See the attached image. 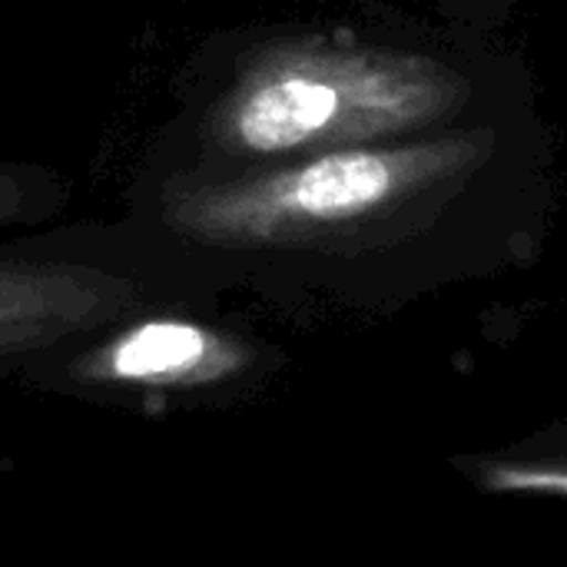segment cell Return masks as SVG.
<instances>
[{
    "instance_id": "cell-2",
    "label": "cell",
    "mask_w": 567,
    "mask_h": 567,
    "mask_svg": "<svg viewBox=\"0 0 567 567\" xmlns=\"http://www.w3.org/2000/svg\"><path fill=\"white\" fill-rule=\"evenodd\" d=\"M259 342L219 299L169 302L113 319L23 369L20 382L126 409H226L259 382Z\"/></svg>"
},
{
    "instance_id": "cell-1",
    "label": "cell",
    "mask_w": 567,
    "mask_h": 567,
    "mask_svg": "<svg viewBox=\"0 0 567 567\" xmlns=\"http://www.w3.org/2000/svg\"><path fill=\"white\" fill-rule=\"evenodd\" d=\"M226 292L133 219L76 223L0 243V385L113 319Z\"/></svg>"
},
{
    "instance_id": "cell-3",
    "label": "cell",
    "mask_w": 567,
    "mask_h": 567,
    "mask_svg": "<svg viewBox=\"0 0 567 567\" xmlns=\"http://www.w3.org/2000/svg\"><path fill=\"white\" fill-rule=\"evenodd\" d=\"M70 203L53 169L0 163V226H43Z\"/></svg>"
}]
</instances>
